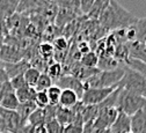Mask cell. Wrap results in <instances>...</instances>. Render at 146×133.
I'll return each instance as SVG.
<instances>
[{
    "instance_id": "6da1fadb",
    "label": "cell",
    "mask_w": 146,
    "mask_h": 133,
    "mask_svg": "<svg viewBox=\"0 0 146 133\" xmlns=\"http://www.w3.org/2000/svg\"><path fill=\"white\" fill-rule=\"evenodd\" d=\"M138 19L126 11L116 0H110L108 7L102 12L99 17L100 24L108 31H116L126 29L136 24Z\"/></svg>"
},
{
    "instance_id": "7a4b0ae2",
    "label": "cell",
    "mask_w": 146,
    "mask_h": 133,
    "mask_svg": "<svg viewBox=\"0 0 146 133\" xmlns=\"http://www.w3.org/2000/svg\"><path fill=\"white\" fill-rule=\"evenodd\" d=\"M124 75V66L110 71H99L96 74L84 81L86 88H110L119 83Z\"/></svg>"
},
{
    "instance_id": "3957f363",
    "label": "cell",
    "mask_w": 146,
    "mask_h": 133,
    "mask_svg": "<svg viewBox=\"0 0 146 133\" xmlns=\"http://www.w3.org/2000/svg\"><path fill=\"white\" fill-rule=\"evenodd\" d=\"M116 109L131 117L139 110L146 109V99L122 88L117 99Z\"/></svg>"
},
{
    "instance_id": "277c9868",
    "label": "cell",
    "mask_w": 146,
    "mask_h": 133,
    "mask_svg": "<svg viewBox=\"0 0 146 133\" xmlns=\"http://www.w3.org/2000/svg\"><path fill=\"white\" fill-rule=\"evenodd\" d=\"M118 86L127 91L146 99V79L127 66H124V75Z\"/></svg>"
},
{
    "instance_id": "5b68a950",
    "label": "cell",
    "mask_w": 146,
    "mask_h": 133,
    "mask_svg": "<svg viewBox=\"0 0 146 133\" xmlns=\"http://www.w3.org/2000/svg\"><path fill=\"white\" fill-rule=\"evenodd\" d=\"M0 117L3 118L6 132L8 133H22L27 122L20 117L15 110H6L0 108Z\"/></svg>"
},
{
    "instance_id": "8992f818",
    "label": "cell",
    "mask_w": 146,
    "mask_h": 133,
    "mask_svg": "<svg viewBox=\"0 0 146 133\" xmlns=\"http://www.w3.org/2000/svg\"><path fill=\"white\" fill-rule=\"evenodd\" d=\"M117 87L118 85L115 87H110V88H86L80 101L84 105H99Z\"/></svg>"
},
{
    "instance_id": "52a82bcc",
    "label": "cell",
    "mask_w": 146,
    "mask_h": 133,
    "mask_svg": "<svg viewBox=\"0 0 146 133\" xmlns=\"http://www.w3.org/2000/svg\"><path fill=\"white\" fill-rule=\"evenodd\" d=\"M98 117L94 120V128H100L106 131L111 126V124L115 122L118 110L116 108H98Z\"/></svg>"
},
{
    "instance_id": "ba28073f",
    "label": "cell",
    "mask_w": 146,
    "mask_h": 133,
    "mask_svg": "<svg viewBox=\"0 0 146 133\" xmlns=\"http://www.w3.org/2000/svg\"><path fill=\"white\" fill-rule=\"evenodd\" d=\"M56 86H58L62 90L63 89H70L77 94L79 100H81V96L85 91L84 82L77 79L73 75H62V77L56 81Z\"/></svg>"
},
{
    "instance_id": "9c48e42d",
    "label": "cell",
    "mask_w": 146,
    "mask_h": 133,
    "mask_svg": "<svg viewBox=\"0 0 146 133\" xmlns=\"http://www.w3.org/2000/svg\"><path fill=\"white\" fill-rule=\"evenodd\" d=\"M131 131V117L126 113L118 111L117 117L111 126L107 128L104 133H127Z\"/></svg>"
},
{
    "instance_id": "30bf717a",
    "label": "cell",
    "mask_w": 146,
    "mask_h": 133,
    "mask_svg": "<svg viewBox=\"0 0 146 133\" xmlns=\"http://www.w3.org/2000/svg\"><path fill=\"white\" fill-rule=\"evenodd\" d=\"M127 45V53H129V58L139 60L141 63L146 64V48L143 43L135 41L131 43H126Z\"/></svg>"
},
{
    "instance_id": "8fae6325",
    "label": "cell",
    "mask_w": 146,
    "mask_h": 133,
    "mask_svg": "<svg viewBox=\"0 0 146 133\" xmlns=\"http://www.w3.org/2000/svg\"><path fill=\"white\" fill-rule=\"evenodd\" d=\"M29 67H31V65L27 60H20L17 63H14V64H5L4 65V68L7 73V75H8L9 80L12 78L17 77V75H23V73Z\"/></svg>"
},
{
    "instance_id": "7c38bea8",
    "label": "cell",
    "mask_w": 146,
    "mask_h": 133,
    "mask_svg": "<svg viewBox=\"0 0 146 133\" xmlns=\"http://www.w3.org/2000/svg\"><path fill=\"white\" fill-rule=\"evenodd\" d=\"M131 132L146 133V109L139 110L131 116Z\"/></svg>"
},
{
    "instance_id": "4fadbf2b",
    "label": "cell",
    "mask_w": 146,
    "mask_h": 133,
    "mask_svg": "<svg viewBox=\"0 0 146 133\" xmlns=\"http://www.w3.org/2000/svg\"><path fill=\"white\" fill-rule=\"evenodd\" d=\"M21 0H0V20L6 21L15 14Z\"/></svg>"
},
{
    "instance_id": "5bb4252c",
    "label": "cell",
    "mask_w": 146,
    "mask_h": 133,
    "mask_svg": "<svg viewBox=\"0 0 146 133\" xmlns=\"http://www.w3.org/2000/svg\"><path fill=\"white\" fill-rule=\"evenodd\" d=\"M0 60L6 62V64H14L21 60V56L14 46L4 45L0 50Z\"/></svg>"
},
{
    "instance_id": "9a60e30c",
    "label": "cell",
    "mask_w": 146,
    "mask_h": 133,
    "mask_svg": "<svg viewBox=\"0 0 146 133\" xmlns=\"http://www.w3.org/2000/svg\"><path fill=\"white\" fill-rule=\"evenodd\" d=\"M79 102V97L77 96V94L74 91H72L70 89H63L60 94L59 99V107L71 109L72 107H74Z\"/></svg>"
},
{
    "instance_id": "2e32d148",
    "label": "cell",
    "mask_w": 146,
    "mask_h": 133,
    "mask_svg": "<svg viewBox=\"0 0 146 133\" xmlns=\"http://www.w3.org/2000/svg\"><path fill=\"white\" fill-rule=\"evenodd\" d=\"M73 116H74V112L72 111V109H67V108H63L58 105L56 110V117H54V119L62 126H66L72 123Z\"/></svg>"
},
{
    "instance_id": "e0dca14e",
    "label": "cell",
    "mask_w": 146,
    "mask_h": 133,
    "mask_svg": "<svg viewBox=\"0 0 146 133\" xmlns=\"http://www.w3.org/2000/svg\"><path fill=\"white\" fill-rule=\"evenodd\" d=\"M15 95L17 100H19L20 103H25V102H31L35 99V95H36V90L33 87L26 86L19 90L15 91Z\"/></svg>"
},
{
    "instance_id": "ac0fdd59",
    "label": "cell",
    "mask_w": 146,
    "mask_h": 133,
    "mask_svg": "<svg viewBox=\"0 0 146 133\" xmlns=\"http://www.w3.org/2000/svg\"><path fill=\"white\" fill-rule=\"evenodd\" d=\"M110 0H95L93 7L90 8V11L88 12V16L93 20H96V19L100 17V15L102 14V12L108 7Z\"/></svg>"
},
{
    "instance_id": "d6986e66",
    "label": "cell",
    "mask_w": 146,
    "mask_h": 133,
    "mask_svg": "<svg viewBox=\"0 0 146 133\" xmlns=\"http://www.w3.org/2000/svg\"><path fill=\"white\" fill-rule=\"evenodd\" d=\"M19 104H20V102L16 97L15 91L7 94L6 96H4L0 100V108L6 109V110H16Z\"/></svg>"
},
{
    "instance_id": "ffe728a7",
    "label": "cell",
    "mask_w": 146,
    "mask_h": 133,
    "mask_svg": "<svg viewBox=\"0 0 146 133\" xmlns=\"http://www.w3.org/2000/svg\"><path fill=\"white\" fill-rule=\"evenodd\" d=\"M27 124L30 126H40V125H44L45 124V113H44V109H40L37 108L31 115L28 117L27 119Z\"/></svg>"
},
{
    "instance_id": "44dd1931",
    "label": "cell",
    "mask_w": 146,
    "mask_h": 133,
    "mask_svg": "<svg viewBox=\"0 0 146 133\" xmlns=\"http://www.w3.org/2000/svg\"><path fill=\"white\" fill-rule=\"evenodd\" d=\"M37 109V107H36V104L34 103V101H31V102H25V103H20L19 104V107L16 108V112L20 115V117L22 118V119H25L26 122H27V119H28V117L31 115V113Z\"/></svg>"
},
{
    "instance_id": "7402d4cb",
    "label": "cell",
    "mask_w": 146,
    "mask_h": 133,
    "mask_svg": "<svg viewBox=\"0 0 146 133\" xmlns=\"http://www.w3.org/2000/svg\"><path fill=\"white\" fill-rule=\"evenodd\" d=\"M40 75H41V72H40L38 68H36V67H29L23 73V79H25L27 86L35 88L36 83H37V80L40 78Z\"/></svg>"
},
{
    "instance_id": "603a6c76",
    "label": "cell",
    "mask_w": 146,
    "mask_h": 133,
    "mask_svg": "<svg viewBox=\"0 0 146 133\" xmlns=\"http://www.w3.org/2000/svg\"><path fill=\"white\" fill-rule=\"evenodd\" d=\"M80 63H81V66L86 68H96L99 64V56L93 51H89L84 56H81Z\"/></svg>"
},
{
    "instance_id": "cb8c5ba5",
    "label": "cell",
    "mask_w": 146,
    "mask_h": 133,
    "mask_svg": "<svg viewBox=\"0 0 146 133\" xmlns=\"http://www.w3.org/2000/svg\"><path fill=\"white\" fill-rule=\"evenodd\" d=\"M60 94H62V89L56 85H52L46 90V95H48V99H49V105L57 107L59 104Z\"/></svg>"
},
{
    "instance_id": "d4e9b609",
    "label": "cell",
    "mask_w": 146,
    "mask_h": 133,
    "mask_svg": "<svg viewBox=\"0 0 146 133\" xmlns=\"http://www.w3.org/2000/svg\"><path fill=\"white\" fill-rule=\"evenodd\" d=\"M98 112H99L98 105H84L81 110V117L84 123L95 120V118L98 117Z\"/></svg>"
},
{
    "instance_id": "484cf974",
    "label": "cell",
    "mask_w": 146,
    "mask_h": 133,
    "mask_svg": "<svg viewBox=\"0 0 146 133\" xmlns=\"http://www.w3.org/2000/svg\"><path fill=\"white\" fill-rule=\"evenodd\" d=\"M52 85H53V81L49 75L46 73H41L40 78L37 80V83L35 86V90L36 91H46Z\"/></svg>"
},
{
    "instance_id": "4316f807",
    "label": "cell",
    "mask_w": 146,
    "mask_h": 133,
    "mask_svg": "<svg viewBox=\"0 0 146 133\" xmlns=\"http://www.w3.org/2000/svg\"><path fill=\"white\" fill-rule=\"evenodd\" d=\"M136 34H137V40L140 43H144L146 41V16L138 19V21L135 24Z\"/></svg>"
},
{
    "instance_id": "83f0119b",
    "label": "cell",
    "mask_w": 146,
    "mask_h": 133,
    "mask_svg": "<svg viewBox=\"0 0 146 133\" xmlns=\"http://www.w3.org/2000/svg\"><path fill=\"white\" fill-rule=\"evenodd\" d=\"M124 63H125V65L129 67V68H131V69L138 72V73L141 75V77H144V78L146 79V64H145V63H141V62H139V60L131 59V58H127Z\"/></svg>"
},
{
    "instance_id": "f1b7e54d",
    "label": "cell",
    "mask_w": 146,
    "mask_h": 133,
    "mask_svg": "<svg viewBox=\"0 0 146 133\" xmlns=\"http://www.w3.org/2000/svg\"><path fill=\"white\" fill-rule=\"evenodd\" d=\"M46 74L52 79V81L53 80L57 81L62 77V75H63V67H62V65L59 63H53V64L49 65Z\"/></svg>"
},
{
    "instance_id": "f546056e",
    "label": "cell",
    "mask_w": 146,
    "mask_h": 133,
    "mask_svg": "<svg viewBox=\"0 0 146 133\" xmlns=\"http://www.w3.org/2000/svg\"><path fill=\"white\" fill-rule=\"evenodd\" d=\"M74 13H76L74 11H72L70 8H63L62 7V9L57 14V23L58 24H65L66 22L72 20V19H73L72 14H74Z\"/></svg>"
},
{
    "instance_id": "4dcf8cb0",
    "label": "cell",
    "mask_w": 146,
    "mask_h": 133,
    "mask_svg": "<svg viewBox=\"0 0 146 133\" xmlns=\"http://www.w3.org/2000/svg\"><path fill=\"white\" fill-rule=\"evenodd\" d=\"M34 103L36 104V107L40 108V109L46 108L49 105V99H48L46 91H36Z\"/></svg>"
},
{
    "instance_id": "1f68e13d",
    "label": "cell",
    "mask_w": 146,
    "mask_h": 133,
    "mask_svg": "<svg viewBox=\"0 0 146 133\" xmlns=\"http://www.w3.org/2000/svg\"><path fill=\"white\" fill-rule=\"evenodd\" d=\"M44 126L46 128V133H63L64 132V126H62L56 119H52L45 123Z\"/></svg>"
},
{
    "instance_id": "d6a6232c",
    "label": "cell",
    "mask_w": 146,
    "mask_h": 133,
    "mask_svg": "<svg viewBox=\"0 0 146 133\" xmlns=\"http://www.w3.org/2000/svg\"><path fill=\"white\" fill-rule=\"evenodd\" d=\"M9 83H11L12 88L14 89V91H16V90H19V89H21V88L27 86V83H26V81L23 79V75H17V77H15V78H12L9 80Z\"/></svg>"
},
{
    "instance_id": "836d02e7",
    "label": "cell",
    "mask_w": 146,
    "mask_h": 133,
    "mask_svg": "<svg viewBox=\"0 0 146 133\" xmlns=\"http://www.w3.org/2000/svg\"><path fill=\"white\" fill-rule=\"evenodd\" d=\"M40 53L43 56V58H51L53 54V46L50 43H42L40 45Z\"/></svg>"
},
{
    "instance_id": "e575fe53",
    "label": "cell",
    "mask_w": 146,
    "mask_h": 133,
    "mask_svg": "<svg viewBox=\"0 0 146 133\" xmlns=\"http://www.w3.org/2000/svg\"><path fill=\"white\" fill-rule=\"evenodd\" d=\"M95 0H79V9L82 14H88L90 8L93 7Z\"/></svg>"
},
{
    "instance_id": "d590c367",
    "label": "cell",
    "mask_w": 146,
    "mask_h": 133,
    "mask_svg": "<svg viewBox=\"0 0 146 133\" xmlns=\"http://www.w3.org/2000/svg\"><path fill=\"white\" fill-rule=\"evenodd\" d=\"M52 46H53V49L56 48L59 51H64L67 48V41H66V38H64V37H57L56 40H53Z\"/></svg>"
},
{
    "instance_id": "8d00e7d4",
    "label": "cell",
    "mask_w": 146,
    "mask_h": 133,
    "mask_svg": "<svg viewBox=\"0 0 146 133\" xmlns=\"http://www.w3.org/2000/svg\"><path fill=\"white\" fill-rule=\"evenodd\" d=\"M82 132V126L74 125V124H68L64 126V132L63 133H81Z\"/></svg>"
},
{
    "instance_id": "74e56055",
    "label": "cell",
    "mask_w": 146,
    "mask_h": 133,
    "mask_svg": "<svg viewBox=\"0 0 146 133\" xmlns=\"http://www.w3.org/2000/svg\"><path fill=\"white\" fill-rule=\"evenodd\" d=\"M94 130V120L86 122L82 125V132L81 133H92Z\"/></svg>"
},
{
    "instance_id": "f35d334b",
    "label": "cell",
    "mask_w": 146,
    "mask_h": 133,
    "mask_svg": "<svg viewBox=\"0 0 146 133\" xmlns=\"http://www.w3.org/2000/svg\"><path fill=\"white\" fill-rule=\"evenodd\" d=\"M9 81V78H8V75L5 71V68L3 66H0V83H5Z\"/></svg>"
},
{
    "instance_id": "ab89813d",
    "label": "cell",
    "mask_w": 146,
    "mask_h": 133,
    "mask_svg": "<svg viewBox=\"0 0 146 133\" xmlns=\"http://www.w3.org/2000/svg\"><path fill=\"white\" fill-rule=\"evenodd\" d=\"M34 133H46V128L44 125H40L34 127Z\"/></svg>"
},
{
    "instance_id": "60d3db41",
    "label": "cell",
    "mask_w": 146,
    "mask_h": 133,
    "mask_svg": "<svg viewBox=\"0 0 146 133\" xmlns=\"http://www.w3.org/2000/svg\"><path fill=\"white\" fill-rule=\"evenodd\" d=\"M7 31V27H6V21L0 20V34H5Z\"/></svg>"
},
{
    "instance_id": "b9f144b4",
    "label": "cell",
    "mask_w": 146,
    "mask_h": 133,
    "mask_svg": "<svg viewBox=\"0 0 146 133\" xmlns=\"http://www.w3.org/2000/svg\"><path fill=\"white\" fill-rule=\"evenodd\" d=\"M1 132H6V127H5V124H4L3 118L0 117V133H1Z\"/></svg>"
},
{
    "instance_id": "7bdbcfd3",
    "label": "cell",
    "mask_w": 146,
    "mask_h": 133,
    "mask_svg": "<svg viewBox=\"0 0 146 133\" xmlns=\"http://www.w3.org/2000/svg\"><path fill=\"white\" fill-rule=\"evenodd\" d=\"M4 42H5V36L3 34H0V50L4 46Z\"/></svg>"
},
{
    "instance_id": "ee69618b",
    "label": "cell",
    "mask_w": 146,
    "mask_h": 133,
    "mask_svg": "<svg viewBox=\"0 0 146 133\" xmlns=\"http://www.w3.org/2000/svg\"><path fill=\"white\" fill-rule=\"evenodd\" d=\"M92 133H104V131L103 130H100V128H94Z\"/></svg>"
},
{
    "instance_id": "f6af8a7d",
    "label": "cell",
    "mask_w": 146,
    "mask_h": 133,
    "mask_svg": "<svg viewBox=\"0 0 146 133\" xmlns=\"http://www.w3.org/2000/svg\"><path fill=\"white\" fill-rule=\"evenodd\" d=\"M143 44H144V46H145V48H146V41H145V42H144V43H143Z\"/></svg>"
},
{
    "instance_id": "bcb514c9",
    "label": "cell",
    "mask_w": 146,
    "mask_h": 133,
    "mask_svg": "<svg viewBox=\"0 0 146 133\" xmlns=\"http://www.w3.org/2000/svg\"><path fill=\"white\" fill-rule=\"evenodd\" d=\"M1 85H3V83H0V88H1Z\"/></svg>"
},
{
    "instance_id": "7dc6e473",
    "label": "cell",
    "mask_w": 146,
    "mask_h": 133,
    "mask_svg": "<svg viewBox=\"0 0 146 133\" xmlns=\"http://www.w3.org/2000/svg\"><path fill=\"white\" fill-rule=\"evenodd\" d=\"M1 133H8V132H1Z\"/></svg>"
},
{
    "instance_id": "c3c4849f",
    "label": "cell",
    "mask_w": 146,
    "mask_h": 133,
    "mask_svg": "<svg viewBox=\"0 0 146 133\" xmlns=\"http://www.w3.org/2000/svg\"><path fill=\"white\" fill-rule=\"evenodd\" d=\"M127 133H132V132H131V131H130V132H127Z\"/></svg>"
},
{
    "instance_id": "681fc988",
    "label": "cell",
    "mask_w": 146,
    "mask_h": 133,
    "mask_svg": "<svg viewBox=\"0 0 146 133\" xmlns=\"http://www.w3.org/2000/svg\"><path fill=\"white\" fill-rule=\"evenodd\" d=\"M78 1H79V0H78Z\"/></svg>"
}]
</instances>
